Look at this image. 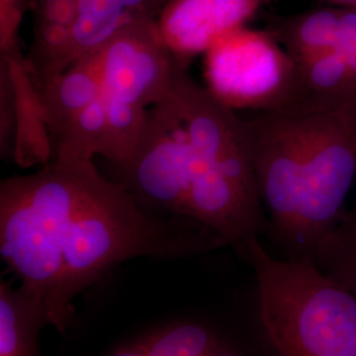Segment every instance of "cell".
Instances as JSON below:
<instances>
[{
	"label": "cell",
	"mask_w": 356,
	"mask_h": 356,
	"mask_svg": "<svg viewBox=\"0 0 356 356\" xmlns=\"http://www.w3.org/2000/svg\"><path fill=\"white\" fill-rule=\"evenodd\" d=\"M254 268L259 321L273 356H356V297L310 260L270 254L259 236L234 247Z\"/></svg>",
	"instance_id": "3957f363"
},
{
	"label": "cell",
	"mask_w": 356,
	"mask_h": 356,
	"mask_svg": "<svg viewBox=\"0 0 356 356\" xmlns=\"http://www.w3.org/2000/svg\"><path fill=\"white\" fill-rule=\"evenodd\" d=\"M338 7V38L334 51H338L343 57L356 81V8L341 6Z\"/></svg>",
	"instance_id": "5bb4252c"
},
{
	"label": "cell",
	"mask_w": 356,
	"mask_h": 356,
	"mask_svg": "<svg viewBox=\"0 0 356 356\" xmlns=\"http://www.w3.org/2000/svg\"><path fill=\"white\" fill-rule=\"evenodd\" d=\"M179 61L153 19L131 22L103 47L101 86L107 139L102 156L115 166L131 156L148 110L172 92Z\"/></svg>",
	"instance_id": "277c9868"
},
{
	"label": "cell",
	"mask_w": 356,
	"mask_h": 356,
	"mask_svg": "<svg viewBox=\"0 0 356 356\" xmlns=\"http://www.w3.org/2000/svg\"><path fill=\"white\" fill-rule=\"evenodd\" d=\"M13 81L15 98L13 160L22 166L45 165L51 160V143L45 126L36 88L26 70L20 49L1 53Z\"/></svg>",
	"instance_id": "30bf717a"
},
{
	"label": "cell",
	"mask_w": 356,
	"mask_h": 356,
	"mask_svg": "<svg viewBox=\"0 0 356 356\" xmlns=\"http://www.w3.org/2000/svg\"><path fill=\"white\" fill-rule=\"evenodd\" d=\"M115 168L114 179L147 210L193 223L191 147L173 88L163 102L148 110L131 156Z\"/></svg>",
	"instance_id": "8992f818"
},
{
	"label": "cell",
	"mask_w": 356,
	"mask_h": 356,
	"mask_svg": "<svg viewBox=\"0 0 356 356\" xmlns=\"http://www.w3.org/2000/svg\"><path fill=\"white\" fill-rule=\"evenodd\" d=\"M45 326L49 321L38 297L0 281V356H42L40 332Z\"/></svg>",
	"instance_id": "8fae6325"
},
{
	"label": "cell",
	"mask_w": 356,
	"mask_h": 356,
	"mask_svg": "<svg viewBox=\"0 0 356 356\" xmlns=\"http://www.w3.org/2000/svg\"><path fill=\"white\" fill-rule=\"evenodd\" d=\"M204 79L232 110L282 113L292 94L296 64L269 31L242 26L204 51Z\"/></svg>",
	"instance_id": "52a82bcc"
},
{
	"label": "cell",
	"mask_w": 356,
	"mask_h": 356,
	"mask_svg": "<svg viewBox=\"0 0 356 356\" xmlns=\"http://www.w3.org/2000/svg\"><path fill=\"white\" fill-rule=\"evenodd\" d=\"M268 0H168L157 26L170 51L184 61L216 40L247 26Z\"/></svg>",
	"instance_id": "ba28073f"
},
{
	"label": "cell",
	"mask_w": 356,
	"mask_h": 356,
	"mask_svg": "<svg viewBox=\"0 0 356 356\" xmlns=\"http://www.w3.org/2000/svg\"><path fill=\"white\" fill-rule=\"evenodd\" d=\"M101 51L81 57L61 74L36 88L51 148L76 118L102 97Z\"/></svg>",
	"instance_id": "9c48e42d"
},
{
	"label": "cell",
	"mask_w": 356,
	"mask_h": 356,
	"mask_svg": "<svg viewBox=\"0 0 356 356\" xmlns=\"http://www.w3.org/2000/svg\"><path fill=\"white\" fill-rule=\"evenodd\" d=\"M188 65L179 61L173 94L191 147V220L223 247H235L268 227L251 129L248 120L191 78Z\"/></svg>",
	"instance_id": "7a4b0ae2"
},
{
	"label": "cell",
	"mask_w": 356,
	"mask_h": 356,
	"mask_svg": "<svg viewBox=\"0 0 356 356\" xmlns=\"http://www.w3.org/2000/svg\"><path fill=\"white\" fill-rule=\"evenodd\" d=\"M223 247L197 225L156 216L92 160L53 159L0 184V254L64 332L74 301L119 264L178 259Z\"/></svg>",
	"instance_id": "6da1fadb"
},
{
	"label": "cell",
	"mask_w": 356,
	"mask_h": 356,
	"mask_svg": "<svg viewBox=\"0 0 356 356\" xmlns=\"http://www.w3.org/2000/svg\"><path fill=\"white\" fill-rule=\"evenodd\" d=\"M138 19L157 20L168 0H119Z\"/></svg>",
	"instance_id": "9a60e30c"
},
{
	"label": "cell",
	"mask_w": 356,
	"mask_h": 356,
	"mask_svg": "<svg viewBox=\"0 0 356 356\" xmlns=\"http://www.w3.org/2000/svg\"><path fill=\"white\" fill-rule=\"evenodd\" d=\"M305 156L301 202L284 259L313 260L341 222L356 178V104L304 115Z\"/></svg>",
	"instance_id": "5b68a950"
},
{
	"label": "cell",
	"mask_w": 356,
	"mask_h": 356,
	"mask_svg": "<svg viewBox=\"0 0 356 356\" xmlns=\"http://www.w3.org/2000/svg\"><path fill=\"white\" fill-rule=\"evenodd\" d=\"M334 6H341V7H355L356 0H329Z\"/></svg>",
	"instance_id": "2e32d148"
},
{
	"label": "cell",
	"mask_w": 356,
	"mask_h": 356,
	"mask_svg": "<svg viewBox=\"0 0 356 356\" xmlns=\"http://www.w3.org/2000/svg\"><path fill=\"white\" fill-rule=\"evenodd\" d=\"M26 11V0H0L1 51L19 48V28Z\"/></svg>",
	"instance_id": "4fadbf2b"
},
{
	"label": "cell",
	"mask_w": 356,
	"mask_h": 356,
	"mask_svg": "<svg viewBox=\"0 0 356 356\" xmlns=\"http://www.w3.org/2000/svg\"><path fill=\"white\" fill-rule=\"evenodd\" d=\"M312 261L325 276L356 297V206L346 211Z\"/></svg>",
	"instance_id": "7c38bea8"
}]
</instances>
